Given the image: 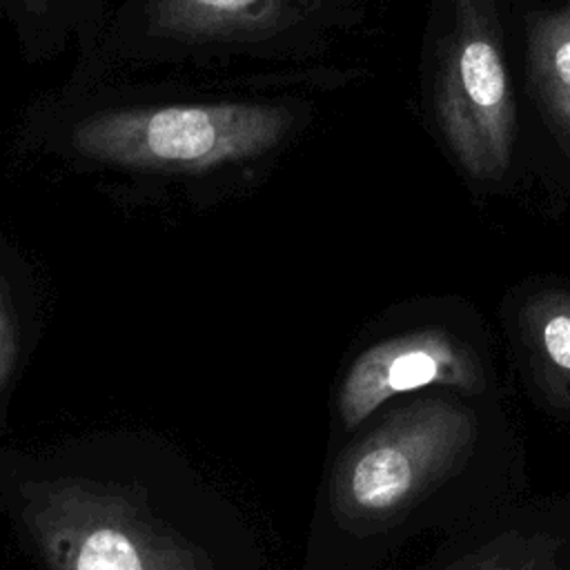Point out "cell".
I'll use <instances>...</instances> for the list:
<instances>
[{"mask_svg":"<svg viewBox=\"0 0 570 570\" xmlns=\"http://www.w3.org/2000/svg\"><path fill=\"white\" fill-rule=\"evenodd\" d=\"M483 367L468 343L443 327H421L385 338L361 352L338 390V414L347 430L385 401L423 390H483Z\"/></svg>","mask_w":570,"mask_h":570,"instance_id":"5b68a950","label":"cell"},{"mask_svg":"<svg viewBox=\"0 0 570 570\" xmlns=\"http://www.w3.org/2000/svg\"><path fill=\"white\" fill-rule=\"evenodd\" d=\"M474 439L476 419L459 401L419 399L399 407L336 463V519L358 532L383 528L452 476Z\"/></svg>","mask_w":570,"mask_h":570,"instance_id":"7a4b0ae2","label":"cell"},{"mask_svg":"<svg viewBox=\"0 0 570 570\" xmlns=\"http://www.w3.org/2000/svg\"><path fill=\"white\" fill-rule=\"evenodd\" d=\"M459 570H561L552 557V543L510 534L465 559Z\"/></svg>","mask_w":570,"mask_h":570,"instance_id":"9c48e42d","label":"cell"},{"mask_svg":"<svg viewBox=\"0 0 570 570\" xmlns=\"http://www.w3.org/2000/svg\"><path fill=\"white\" fill-rule=\"evenodd\" d=\"M521 338L546 396L570 407V294L541 289L525 298L519 314Z\"/></svg>","mask_w":570,"mask_h":570,"instance_id":"52a82bcc","label":"cell"},{"mask_svg":"<svg viewBox=\"0 0 570 570\" xmlns=\"http://www.w3.org/2000/svg\"><path fill=\"white\" fill-rule=\"evenodd\" d=\"M312 0H149V24L180 42H256L289 29Z\"/></svg>","mask_w":570,"mask_h":570,"instance_id":"8992f818","label":"cell"},{"mask_svg":"<svg viewBox=\"0 0 570 570\" xmlns=\"http://www.w3.org/2000/svg\"><path fill=\"white\" fill-rule=\"evenodd\" d=\"M89 2L96 0H9L11 9L31 22L60 20L62 18H85Z\"/></svg>","mask_w":570,"mask_h":570,"instance_id":"30bf717a","label":"cell"},{"mask_svg":"<svg viewBox=\"0 0 570 570\" xmlns=\"http://www.w3.org/2000/svg\"><path fill=\"white\" fill-rule=\"evenodd\" d=\"M528 58L548 120L570 151V4L532 22Z\"/></svg>","mask_w":570,"mask_h":570,"instance_id":"ba28073f","label":"cell"},{"mask_svg":"<svg viewBox=\"0 0 570 570\" xmlns=\"http://www.w3.org/2000/svg\"><path fill=\"white\" fill-rule=\"evenodd\" d=\"M24 514L56 570H209L196 548L129 492L69 479L45 483Z\"/></svg>","mask_w":570,"mask_h":570,"instance_id":"3957f363","label":"cell"},{"mask_svg":"<svg viewBox=\"0 0 570 570\" xmlns=\"http://www.w3.org/2000/svg\"><path fill=\"white\" fill-rule=\"evenodd\" d=\"M292 129L294 114L281 102L129 107L82 118L71 145L102 165L198 174L263 158Z\"/></svg>","mask_w":570,"mask_h":570,"instance_id":"6da1fadb","label":"cell"},{"mask_svg":"<svg viewBox=\"0 0 570 570\" xmlns=\"http://www.w3.org/2000/svg\"><path fill=\"white\" fill-rule=\"evenodd\" d=\"M18 356V332L11 312V303L7 298L4 285L0 283V390L7 385Z\"/></svg>","mask_w":570,"mask_h":570,"instance_id":"8fae6325","label":"cell"},{"mask_svg":"<svg viewBox=\"0 0 570 570\" xmlns=\"http://www.w3.org/2000/svg\"><path fill=\"white\" fill-rule=\"evenodd\" d=\"M434 107L441 134L463 169L481 180L501 178L514 147V100L488 0H454Z\"/></svg>","mask_w":570,"mask_h":570,"instance_id":"277c9868","label":"cell"}]
</instances>
